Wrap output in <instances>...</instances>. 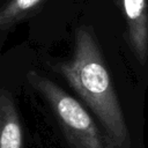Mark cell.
I'll list each match as a JSON object with an SVG mask.
<instances>
[{"label":"cell","instance_id":"obj_1","mask_svg":"<svg viewBox=\"0 0 148 148\" xmlns=\"http://www.w3.org/2000/svg\"><path fill=\"white\" fill-rule=\"evenodd\" d=\"M56 68L94 111L112 143L123 146L128 136L124 113L99 49L86 27L76 31L73 57Z\"/></svg>","mask_w":148,"mask_h":148},{"label":"cell","instance_id":"obj_2","mask_svg":"<svg viewBox=\"0 0 148 148\" xmlns=\"http://www.w3.org/2000/svg\"><path fill=\"white\" fill-rule=\"evenodd\" d=\"M31 84L47 101L69 140L76 148H110L88 111L49 77L31 72Z\"/></svg>","mask_w":148,"mask_h":148},{"label":"cell","instance_id":"obj_3","mask_svg":"<svg viewBox=\"0 0 148 148\" xmlns=\"http://www.w3.org/2000/svg\"><path fill=\"white\" fill-rule=\"evenodd\" d=\"M128 44L141 65L148 58V0H120Z\"/></svg>","mask_w":148,"mask_h":148},{"label":"cell","instance_id":"obj_4","mask_svg":"<svg viewBox=\"0 0 148 148\" xmlns=\"http://www.w3.org/2000/svg\"><path fill=\"white\" fill-rule=\"evenodd\" d=\"M0 116H1L0 148H21L22 128L18 120V114L12 96L5 89H2L0 97Z\"/></svg>","mask_w":148,"mask_h":148},{"label":"cell","instance_id":"obj_5","mask_svg":"<svg viewBox=\"0 0 148 148\" xmlns=\"http://www.w3.org/2000/svg\"><path fill=\"white\" fill-rule=\"evenodd\" d=\"M42 1L43 0H8L0 12V29L2 31L8 30Z\"/></svg>","mask_w":148,"mask_h":148}]
</instances>
